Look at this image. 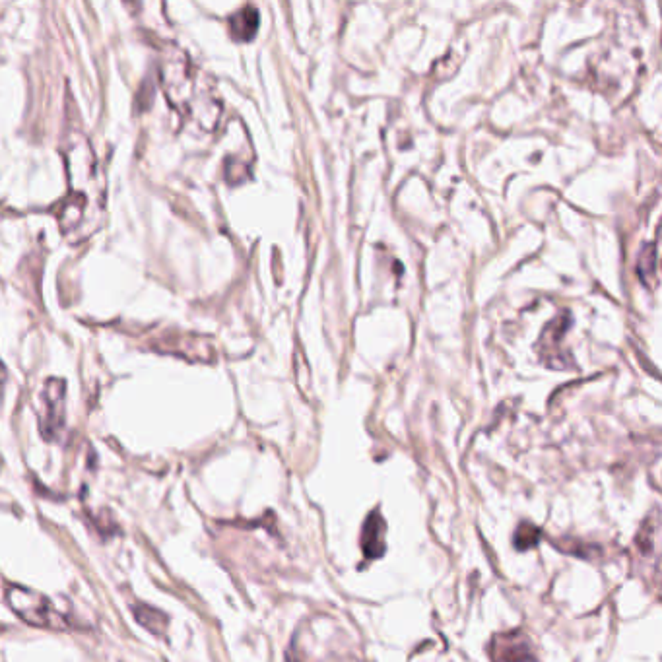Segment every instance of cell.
<instances>
[{
  "mask_svg": "<svg viewBox=\"0 0 662 662\" xmlns=\"http://www.w3.org/2000/svg\"><path fill=\"white\" fill-rule=\"evenodd\" d=\"M67 160L70 191L63 200L59 222L65 235L74 241H82L98 228L100 222L103 202L98 185V164L86 138H78L72 144Z\"/></svg>",
  "mask_w": 662,
  "mask_h": 662,
  "instance_id": "1",
  "label": "cell"
},
{
  "mask_svg": "<svg viewBox=\"0 0 662 662\" xmlns=\"http://www.w3.org/2000/svg\"><path fill=\"white\" fill-rule=\"evenodd\" d=\"M6 600L10 608L30 626L49 629L67 628V620L55 610L49 598L35 591L24 587H10L6 591Z\"/></svg>",
  "mask_w": 662,
  "mask_h": 662,
  "instance_id": "2",
  "label": "cell"
},
{
  "mask_svg": "<svg viewBox=\"0 0 662 662\" xmlns=\"http://www.w3.org/2000/svg\"><path fill=\"white\" fill-rule=\"evenodd\" d=\"M65 395L67 385L61 379H49L45 383L41 402L43 410L39 416V428L45 439H57L65 428Z\"/></svg>",
  "mask_w": 662,
  "mask_h": 662,
  "instance_id": "3",
  "label": "cell"
},
{
  "mask_svg": "<svg viewBox=\"0 0 662 662\" xmlns=\"http://www.w3.org/2000/svg\"><path fill=\"white\" fill-rule=\"evenodd\" d=\"M490 645L492 662H536L534 649L523 631L499 633Z\"/></svg>",
  "mask_w": 662,
  "mask_h": 662,
  "instance_id": "4",
  "label": "cell"
},
{
  "mask_svg": "<svg viewBox=\"0 0 662 662\" xmlns=\"http://www.w3.org/2000/svg\"><path fill=\"white\" fill-rule=\"evenodd\" d=\"M362 548L365 558L377 560L385 554V521L379 515V511H373L365 519L364 530H362Z\"/></svg>",
  "mask_w": 662,
  "mask_h": 662,
  "instance_id": "5",
  "label": "cell"
},
{
  "mask_svg": "<svg viewBox=\"0 0 662 662\" xmlns=\"http://www.w3.org/2000/svg\"><path fill=\"white\" fill-rule=\"evenodd\" d=\"M259 28V12L255 6H245L235 12L230 18V32L237 41H249L257 34Z\"/></svg>",
  "mask_w": 662,
  "mask_h": 662,
  "instance_id": "6",
  "label": "cell"
},
{
  "mask_svg": "<svg viewBox=\"0 0 662 662\" xmlns=\"http://www.w3.org/2000/svg\"><path fill=\"white\" fill-rule=\"evenodd\" d=\"M134 612H136V620H138L144 628H148L150 631H154V633H158V631H162V629L166 628L167 618L162 612H158V610H154V608H150V606H146V604L136 606Z\"/></svg>",
  "mask_w": 662,
  "mask_h": 662,
  "instance_id": "7",
  "label": "cell"
},
{
  "mask_svg": "<svg viewBox=\"0 0 662 662\" xmlns=\"http://www.w3.org/2000/svg\"><path fill=\"white\" fill-rule=\"evenodd\" d=\"M538 540H540V530L530 523L519 525V529L515 532V546L519 550H529Z\"/></svg>",
  "mask_w": 662,
  "mask_h": 662,
  "instance_id": "8",
  "label": "cell"
},
{
  "mask_svg": "<svg viewBox=\"0 0 662 662\" xmlns=\"http://www.w3.org/2000/svg\"><path fill=\"white\" fill-rule=\"evenodd\" d=\"M4 377H6V373H4V365L0 364V397H2V385H4Z\"/></svg>",
  "mask_w": 662,
  "mask_h": 662,
  "instance_id": "9",
  "label": "cell"
}]
</instances>
